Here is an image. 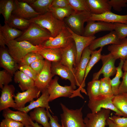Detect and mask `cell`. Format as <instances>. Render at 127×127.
I'll use <instances>...</instances> for the list:
<instances>
[{
  "label": "cell",
  "mask_w": 127,
  "mask_h": 127,
  "mask_svg": "<svg viewBox=\"0 0 127 127\" xmlns=\"http://www.w3.org/2000/svg\"><path fill=\"white\" fill-rule=\"evenodd\" d=\"M52 37L48 30L35 23H31L22 34L15 40L18 41H26L34 46H39Z\"/></svg>",
  "instance_id": "1"
},
{
  "label": "cell",
  "mask_w": 127,
  "mask_h": 127,
  "mask_svg": "<svg viewBox=\"0 0 127 127\" xmlns=\"http://www.w3.org/2000/svg\"><path fill=\"white\" fill-rule=\"evenodd\" d=\"M29 20L31 23H35L48 30L53 37L57 36L66 26L64 21L56 18L50 11Z\"/></svg>",
  "instance_id": "2"
},
{
  "label": "cell",
  "mask_w": 127,
  "mask_h": 127,
  "mask_svg": "<svg viewBox=\"0 0 127 127\" xmlns=\"http://www.w3.org/2000/svg\"><path fill=\"white\" fill-rule=\"evenodd\" d=\"M6 46L9 54L18 64L28 53L37 52L44 48L41 45L34 46L27 41H18L15 40L7 41Z\"/></svg>",
  "instance_id": "3"
},
{
  "label": "cell",
  "mask_w": 127,
  "mask_h": 127,
  "mask_svg": "<svg viewBox=\"0 0 127 127\" xmlns=\"http://www.w3.org/2000/svg\"><path fill=\"white\" fill-rule=\"evenodd\" d=\"M63 111L60 114L62 127H85L82 112L83 107L75 110L69 109L60 103Z\"/></svg>",
  "instance_id": "4"
},
{
  "label": "cell",
  "mask_w": 127,
  "mask_h": 127,
  "mask_svg": "<svg viewBox=\"0 0 127 127\" xmlns=\"http://www.w3.org/2000/svg\"><path fill=\"white\" fill-rule=\"evenodd\" d=\"M91 13L86 11H74L64 20L65 23L73 32L79 35H82L84 24L89 20Z\"/></svg>",
  "instance_id": "5"
},
{
  "label": "cell",
  "mask_w": 127,
  "mask_h": 127,
  "mask_svg": "<svg viewBox=\"0 0 127 127\" xmlns=\"http://www.w3.org/2000/svg\"><path fill=\"white\" fill-rule=\"evenodd\" d=\"M114 96L100 95L96 98L89 99L87 104L88 106L92 113L97 112L103 109H107L115 112V114L116 115L127 117L118 110L114 106L112 101Z\"/></svg>",
  "instance_id": "6"
},
{
  "label": "cell",
  "mask_w": 127,
  "mask_h": 127,
  "mask_svg": "<svg viewBox=\"0 0 127 127\" xmlns=\"http://www.w3.org/2000/svg\"><path fill=\"white\" fill-rule=\"evenodd\" d=\"M91 51L89 47L86 48L83 51L80 60L75 67V77L76 86L79 87L80 91L87 94L83 88L85 86L84 82L86 67L90 57Z\"/></svg>",
  "instance_id": "7"
},
{
  "label": "cell",
  "mask_w": 127,
  "mask_h": 127,
  "mask_svg": "<svg viewBox=\"0 0 127 127\" xmlns=\"http://www.w3.org/2000/svg\"><path fill=\"white\" fill-rule=\"evenodd\" d=\"M59 78L52 79L48 87L49 95V102L61 97L72 98L74 97L75 90L71 86H62L58 83Z\"/></svg>",
  "instance_id": "8"
},
{
  "label": "cell",
  "mask_w": 127,
  "mask_h": 127,
  "mask_svg": "<svg viewBox=\"0 0 127 127\" xmlns=\"http://www.w3.org/2000/svg\"><path fill=\"white\" fill-rule=\"evenodd\" d=\"M71 36V33L66 25L57 36L51 38L41 45L44 48H63L68 46L73 41V40Z\"/></svg>",
  "instance_id": "9"
},
{
  "label": "cell",
  "mask_w": 127,
  "mask_h": 127,
  "mask_svg": "<svg viewBox=\"0 0 127 127\" xmlns=\"http://www.w3.org/2000/svg\"><path fill=\"white\" fill-rule=\"evenodd\" d=\"M110 112L109 109H103L96 113H88L83 119L85 127H105Z\"/></svg>",
  "instance_id": "10"
},
{
  "label": "cell",
  "mask_w": 127,
  "mask_h": 127,
  "mask_svg": "<svg viewBox=\"0 0 127 127\" xmlns=\"http://www.w3.org/2000/svg\"><path fill=\"white\" fill-rule=\"evenodd\" d=\"M101 60L102 63V67L99 71L93 74L92 80H99L102 74L104 77L110 78L116 73V67L115 65L116 60L110 53L102 55Z\"/></svg>",
  "instance_id": "11"
},
{
  "label": "cell",
  "mask_w": 127,
  "mask_h": 127,
  "mask_svg": "<svg viewBox=\"0 0 127 127\" xmlns=\"http://www.w3.org/2000/svg\"><path fill=\"white\" fill-rule=\"evenodd\" d=\"M40 91L35 86L30 88L22 92H18L14 96L17 110L24 108L28 102H30L35 99L40 97Z\"/></svg>",
  "instance_id": "12"
},
{
  "label": "cell",
  "mask_w": 127,
  "mask_h": 127,
  "mask_svg": "<svg viewBox=\"0 0 127 127\" xmlns=\"http://www.w3.org/2000/svg\"><path fill=\"white\" fill-rule=\"evenodd\" d=\"M51 62L45 60V64L43 69L37 75L34 81L35 86L41 93L48 88L52 79V78L54 76L51 71Z\"/></svg>",
  "instance_id": "13"
},
{
  "label": "cell",
  "mask_w": 127,
  "mask_h": 127,
  "mask_svg": "<svg viewBox=\"0 0 127 127\" xmlns=\"http://www.w3.org/2000/svg\"><path fill=\"white\" fill-rule=\"evenodd\" d=\"M51 69L52 73L55 75H57L62 79L68 80L71 85L75 90L76 88L75 72L60 62H51Z\"/></svg>",
  "instance_id": "14"
},
{
  "label": "cell",
  "mask_w": 127,
  "mask_h": 127,
  "mask_svg": "<svg viewBox=\"0 0 127 127\" xmlns=\"http://www.w3.org/2000/svg\"><path fill=\"white\" fill-rule=\"evenodd\" d=\"M87 22L82 35L83 36H91L100 32L114 30V23L92 20H89Z\"/></svg>",
  "instance_id": "15"
},
{
  "label": "cell",
  "mask_w": 127,
  "mask_h": 127,
  "mask_svg": "<svg viewBox=\"0 0 127 127\" xmlns=\"http://www.w3.org/2000/svg\"><path fill=\"white\" fill-rule=\"evenodd\" d=\"M67 27L71 33V38L75 42L76 46L77 56L75 67L80 60L84 49L89 46L93 40L96 38V37L94 35L84 36L78 35L73 32L67 26Z\"/></svg>",
  "instance_id": "16"
},
{
  "label": "cell",
  "mask_w": 127,
  "mask_h": 127,
  "mask_svg": "<svg viewBox=\"0 0 127 127\" xmlns=\"http://www.w3.org/2000/svg\"><path fill=\"white\" fill-rule=\"evenodd\" d=\"M15 88L12 84L4 86L1 89L0 97V111L12 107L16 109V103L13 98Z\"/></svg>",
  "instance_id": "17"
},
{
  "label": "cell",
  "mask_w": 127,
  "mask_h": 127,
  "mask_svg": "<svg viewBox=\"0 0 127 127\" xmlns=\"http://www.w3.org/2000/svg\"><path fill=\"white\" fill-rule=\"evenodd\" d=\"M61 56L60 62L75 72L77 52L75 42L73 40L69 45L61 49Z\"/></svg>",
  "instance_id": "18"
},
{
  "label": "cell",
  "mask_w": 127,
  "mask_h": 127,
  "mask_svg": "<svg viewBox=\"0 0 127 127\" xmlns=\"http://www.w3.org/2000/svg\"><path fill=\"white\" fill-rule=\"evenodd\" d=\"M14 7L12 15L29 20L40 15L29 4L20 0H14Z\"/></svg>",
  "instance_id": "19"
},
{
  "label": "cell",
  "mask_w": 127,
  "mask_h": 127,
  "mask_svg": "<svg viewBox=\"0 0 127 127\" xmlns=\"http://www.w3.org/2000/svg\"><path fill=\"white\" fill-rule=\"evenodd\" d=\"M0 66L13 76L18 69V63L9 54L6 48H0Z\"/></svg>",
  "instance_id": "20"
},
{
  "label": "cell",
  "mask_w": 127,
  "mask_h": 127,
  "mask_svg": "<svg viewBox=\"0 0 127 127\" xmlns=\"http://www.w3.org/2000/svg\"><path fill=\"white\" fill-rule=\"evenodd\" d=\"M121 40L114 30L103 36L95 39L89 48L91 51H94L98 48H103L108 44H119Z\"/></svg>",
  "instance_id": "21"
},
{
  "label": "cell",
  "mask_w": 127,
  "mask_h": 127,
  "mask_svg": "<svg viewBox=\"0 0 127 127\" xmlns=\"http://www.w3.org/2000/svg\"><path fill=\"white\" fill-rule=\"evenodd\" d=\"M89 20L101 21L112 23H121L127 24V14L119 15L114 13L111 11L107 12L100 15L91 14Z\"/></svg>",
  "instance_id": "22"
},
{
  "label": "cell",
  "mask_w": 127,
  "mask_h": 127,
  "mask_svg": "<svg viewBox=\"0 0 127 127\" xmlns=\"http://www.w3.org/2000/svg\"><path fill=\"white\" fill-rule=\"evenodd\" d=\"M40 96L36 100H34L30 102L27 106L18 110L28 113L31 110L37 107H43L50 110L52 113L49 106V95L48 89L44 90L42 92Z\"/></svg>",
  "instance_id": "23"
},
{
  "label": "cell",
  "mask_w": 127,
  "mask_h": 127,
  "mask_svg": "<svg viewBox=\"0 0 127 127\" xmlns=\"http://www.w3.org/2000/svg\"><path fill=\"white\" fill-rule=\"evenodd\" d=\"M2 115L4 118L11 119L22 123L24 126L32 125L29 115L27 113L18 110L14 111L9 108L3 111Z\"/></svg>",
  "instance_id": "24"
},
{
  "label": "cell",
  "mask_w": 127,
  "mask_h": 127,
  "mask_svg": "<svg viewBox=\"0 0 127 127\" xmlns=\"http://www.w3.org/2000/svg\"><path fill=\"white\" fill-rule=\"evenodd\" d=\"M108 1V0H86L90 12L95 15L111 11L112 7Z\"/></svg>",
  "instance_id": "25"
},
{
  "label": "cell",
  "mask_w": 127,
  "mask_h": 127,
  "mask_svg": "<svg viewBox=\"0 0 127 127\" xmlns=\"http://www.w3.org/2000/svg\"><path fill=\"white\" fill-rule=\"evenodd\" d=\"M107 49L116 60L120 59L124 61L127 58V38L121 40L119 44L110 45Z\"/></svg>",
  "instance_id": "26"
},
{
  "label": "cell",
  "mask_w": 127,
  "mask_h": 127,
  "mask_svg": "<svg viewBox=\"0 0 127 127\" xmlns=\"http://www.w3.org/2000/svg\"><path fill=\"white\" fill-rule=\"evenodd\" d=\"M45 108L37 107L29 113L31 120L42 125L44 127H51L48 122L49 117Z\"/></svg>",
  "instance_id": "27"
},
{
  "label": "cell",
  "mask_w": 127,
  "mask_h": 127,
  "mask_svg": "<svg viewBox=\"0 0 127 127\" xmlns=\"http://www.w3.org/2000/svg\"><path fill=\"white\" fill-rule=\"evenodd\" d=\"M14 75V81L18 83L19 86L22 91L35 86L34 80L22 71L17 70Z\"/></svg>",
  "instance_id": "28"
},
{
  "label": "cell",
  "mask_w": 127,
  "mask_h": 127,
  "mask_svg": "<svg viewBox=\"0 0 127 127\" xmlns=\"http://www.w3.org/2000/svg\"><path fill=\"white\" fill-rule=\"evenodd\" d=\"M37 52L44 59L51 62H60L61 59V48H45L42 49Z\"/></svg>",
  "instance_id": "29"
},
{
  "label": "cell",
  "mask_w": 127,
  "mask_h": 127,
  "mask_svg": "<svg viewBox=\"0 0 127 127\" xmlns=\"http://www.w3.org/2000/svg\"><path fill=\"white\" fill-rule=\"evenodd\" d=\"M23 31L12 28L7 24H5L3 26L0 25V33L8 41L15 40L20 37L23 33Z\"/></svg>",
  "instance_id": "30"
},
{
  "label": "cell",
  "mask_w": 127,
  "mask_h": 127,
  "mask_svg": "<svg viewBox=\"0 0 127 127\" xmlns=\"http://www.w3.org/2000/svg\"><path fill=\"white\" fill-rule=\"evenodd\" d=\"M14 7V0H0V14L4 18L5 24H7L12 15Z\"/></svg>",
  "instance_id": "31"
},
{
  "label": "cell",
  "mask_w": 127,
  "mask_h": 127,
  "mask_svg": "<svg viewBox=\"0 0 127 127\" xmlns=\"http://www.w3.org/2000/svg\"><path fill=\"white\" fill-rule=\"evenodd\" d=\"M31 23L29 20L12 15L7 24L10 27L24 31Z\"/></svg>",
  "instance_id": "32"
},
{
  "label": "cell",
  "mask_w": 127,
  "mask_h": 127,
  "mask_svg": "<svg viewBox=\"0 0 127 127\" xmlns=\"http://www.w3.org/2000/svg\"><path fill=\"white\" fill-rule=\"evenodd\" d=\"M53 0H34L29 5L40 15L50 11L49 8Z\"/></svg>",
  "instance_id": "33"
},
{
  "label": "cell",
  "mask_w": 127,
  "mask_h": 127,
  "mask_svg": "<svg viewBox=\"0 0 127 127\" xmlns=\"http://www.w3.org/2000/svg\"><path fill=\"white\" fill-rule=\"evenodd\" d=\"M112 102L115 107L127 117V97L124 94L114 95Z\"/></svg>",
  "instance_id": "34"
},
{
  "label": "cell",
  "mask_w": 127,
  "mask_h": 127,
  "mask_svg": "<svg viewBox=\"0 0 127 127\" xmlns=\"http://www.w3.org/2000/svg\"><path fill=\"white\" fill-rule=\"evenodd\" d=\"M124 61L120 59L118 66L116 67V72L115 77L111 80L112 91L114 95H118V89L121 83L120 79L123 76L122 69Z\"/></svg>",
  "instance_id": "35"
},
{
  "label": "cell",
  "mask_w": 127,
  "mask_h": 127,
  "mask_svg": "<svg viewBox=\"0 0 127 127\" xmlns=\"http://www.w3.org/2000/svg\"><path fill=\"white\" fill-rule=\"evenodd\" d=\"M49 10L55 17L62 21H64L65 18L69 16L75 11L71 7L56 8L52 6L50 7Z\"/></svg>",
  "instance_id": "36"
},
{
  "label": "cell",
  "mask_w": 127,
  "mask_h": 127,
  "mask_svg": "<svg viewBox=\"0 0 127 127\" xmlns=\"http://www.w3.org/2000/svg\"><path fill=\"white\" fill-rule=\"evenodd\" d=\"M103 48H100L98 50L91 51L90 57L86 69L84 82L85 83V80L89 71L100 60L101 52Z\"/></svg>",
  "instance_id": "37"
},
{
  "label": "cell",
  "mask_w": 127,
  "mask_h": 127,
  "mask_svg": "<svg viewBox=\"0 0 127 127\" xmlns=\"http://www.w3.org/2000/svg\"><path fill=\"white\" fill-rule=\"evenodd\" d=\"M100 80H92L87 84V95L89 99L96 98L100 95Z\"/></svg>",
  "instance_id": "38"
},
{
  "label": "cell",
  "mask_w": 127,
  "mask_h": 127,
  "mask_svg": "<svg viewBox=\"0 0 127 127\" xmlns=\"http://www.w3.org/2000/svg\"><path fill=\"white\" fill-rule=\"evenodd\" d=\"M110 78L103 77L100 80V95L113 97V93Z\"/></svg>",
  "instance_id": "39"
},
{
  "label": "cell",
  "mask_w": 127,
  "mask_h": 127,
  "mask_svg": "<svg viewBox=\"0 0 127 127\" xmlns=\"http://www.w3.org/2000/svg\"><path fill=\"white\" fill-rule=\"evenodd\" d=\"M107 122L108 127H127V117L113 115L109 116Z\"/></svg>",
  "instance_id": "40"
},
{
  "label": "cell",
  "mask_w": 127,
  "mask_h": 127,
  "mask_svg": "<svg viewBox=\"0 0 127 127\" xmlns=\"http://www.w3.org/2000/svg\"><path fill=\"white\" fill-rule=\"evenodd\" d=\"M43 59V56L38 52H31L26 55L18 64L19 66L23 65L30 66L37 60Z\"/></svg>",
  "instance_id": "41"
},
{
  "label": "cell",
  "mask_w": 127,
  "mask_h": 127,
  "mask_svg": "<svg viewBox=\"0 0 127 127\" xmlns=\"http://www.w3.org/2000/svg\"><path fill=\"white\" fill-rule=\"evenodd\" d=\"M71 7L75 12H90L86 0H68Z\"/></svg>",
  "instance_id": "42"
},
{
  "label": "cell",
  "mask_w": 127,
  "mask_h": 127,
  "mask_svg": "<svg viewBox=\"0 0 127 127\" xmlns=\"http://www.w3.org/2000/svg\"><path fill=\"white\" fill-rule=\"evenodd\" d=\"M114 31L120 40L127 37V24L121 23H115Z\"/></svg>",
  "instance_id": "43"
},
{
  "label": "cell",
  "mask_w": 127,
  "mask_h": 127,
  "mask_svg": "<svg viewBox=\"0 0 127 127\" xmlns=\"http://www.w3.org/2000/svg\"><path fill=\"white\" fill-rule=\"evenodd\" d=\"M12 76L5 70L0 71V87L1 89L4 86L8 85L12 81Z\"/></svg>",
  "instance_id": "44"
},
{
  "label": "cell",
  "mask_w": 127,
  "mask_h": 127,
  "mask_svg": "<svg viewBox=\"0 0 127 127\" xmlns=\"http://www.w3.org/2000/svg\"><path fill=\"white\" fill-rule=\"evenodd\" d=\"M108 2L115 10L119 12L122 8L127 7V0H110Z\"/></svg>",
  "instance_id": "45"
},
{
  "label": "cell",
  "mask_w": 127,
  "mask_h": 127,
  "mask_svg": "<svg viewBox=\"0 0 127 127\" xmlns=\"http://www.w3.org/2000/svg\"><path fill=\"white\" fill-rule=\"evenodd\" d=\"M21 123L9 119L4 118L0 123V127H24Z\"/></svg>",
  "instance_id": "46"
},
{
  "label": "cell",
  "mask_w": 127,
  "mask_h": 127,
  "mask_svg": "<svg viewBox=\"0 0 127 127\" xmlns=\"http://www.w3.org/2000/svg\"><path fill=\"white\" fill-rule=\"evenodd\" d=\"M18 69L23 72L34 81L36 80L37 75L30 66L23 65L19 66Z\"/></svg>",
  "instance_id": "47"
},
{
  "label": "cell",
  "mask_w": 127,
  "mask_h": 127,
  "mask_svg": "<svg viewBox=\"0 0 127 127\" xmlns=\"http://www.w3.org/2000/svg\"><path fill=\"white\" fill-rule=\"evenodd\" d=\"M45 62V60H38L32 63L30 66L37 75L42 70Z\"/></svg>",
  "instance_id": "48"
},
{
  "label": "cell",
  "mask_w": 127,
  "mask_h": 127,
  "mask_svg": "<svg viewBox=\"0 0 127 127\" xmlns=\"http://www.w3.org/2000/svg\"><path fill=\"white\" fill-rule=\"evenodd\" d=\"M122 77V80L118 89V95L127 93V71L124 72Z\"/></svg>",
  "instance_id": "49"
},
{
  "label": "cell",
  "mask_w": 127,
  "mask_h": 127,
  "mask_svg": "<svg viewBox=\"0 0 127 127\" xmlns=\"http://www.w3.org/2000/svg\"><path fill=\"white\" fill-rule=\"evenodd\" d=\"M51 6L56 8H67L71 7L68 0H53Z\"/></svg>",
  "instance_id": "50"
},
{
  "label": "cell",
  "mask_w": 127,
  "mask_h": 127,
  "mask_svg": "<svg viewBox=\"0 0 127 127\" xmlns=\"http://www.w3.org/2000/svg\"><path fill=\"white\" fill-rule=\"evenodd\" d=\"M50 119L49 123L51 127H62L58 123V117L56 116H52L49 111L48 110L46 109Z\"/></svg>",
  "instance_id": "51"
},
{
  "label": "cell",
  "mask_w": 127,
  "mask_h": 127,
  "mask_svg": "<svg viewBox=\"0 0 127 127\" xmlns=\"http://www.w3.org/2000/svg\"><path fill=\"white\" fill-rule=\"evenodd\" d=\"M7 41L1 34L0 33V47L5 48Z\"/></svg>",
  "instance_id": "52"
},
{
  "label": "cell",
  "mask_w": 127,
  "mask_h": 127,
  "mask_svg": "<svg viewBox=\"0 0 127 127\" xmlns=\"http://www.w3.org/2000/svg\"><path fill=\"white\" fill-rule=\"evenodd\" d=\"M122 69L124 72L127 71V58L124 61Z\"/></svg>",
  "instance_id": "53"
},
{
  "label": "cell",
  "mask_w": 127,
  "mask_h": 127,
  "mask_svg": "<svg viewBox=\"0 0 127 127\" xmlns=\"http://www.w3.org/2000/svg\"><path fill=\"white\" fill-rule=\"evenodd\" d=\"M31 124L34 127H42L41 126L39 125L37 123H34L32 120L31 121Z\"/></svg>",
  "instance_id": "54"
},
{
  "label": "cell",
  "mask_w": 127,
  "mask_h": 127,
  "mask_svg": "<svg viewBox=\"0 0 127 127\" xmlns=\"http://www.w3.org/2000/svg\"><path fill=\"white\" fill-rule=\"evenodd\" d=\"M24 127H34L32 125H30L25 126Z\"/></svg>",
  "instance_id": "55"
},
{
  "label": "cell",
  "mask_w": 127,
  "mask_h": 127,
  "mask_svg": "<svg viewBox=\"0 0 127 127\" xmlns=\"http://www.w3.org/2000/svg\"><path fill=\"white\" fill-rule=\"evenodd\" d=\"M124 94L127 97V93H126Z\"/></svg>",
  "instance_id": "56"
}]
</instances>
